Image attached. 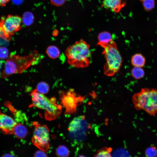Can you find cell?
<instances>
[{
    "label": "cell",
    "instance_id": "23",
    "mask_svg": "<svg viewBox=\"0 0 157 157\" xmlns=\"http://www.w3.org/2000/svg\"><path fill=\"white\" fill-rule=\"evenodd\" d=\"M35 157H46L47 156L45 151L40 150L37 151L34 154Z\"/></svg>",
    "mask_w": 157,
    "mask_h": 157
},
{
    "label": "cell",
    "instance_id": "11",
    "mask_svg": "<svg viewBox=\"0 0 157 157\" xmlns=\"http://www.w3.org/2000/svg\"><path fill=\"white\" fill-rule=\"evenodd\" d=\"M126 4V2L124 0H103L101 7L118 13Z\"/></svg>",
    "mask_w": 157,
    "mask_h": 157
},
{
    "label": "cell",
    "instance_id": "13",
    "mask_svg": "<svg viewBox=\"0 0 157 157\" xmlns=\"http://www.w3.org/2000/svg\"><path fill=\"white\" fill-rule=\"evenodd\" d=\"M145 61V57L141 53L135 54L131 57V64L135 67H142L144 66Z\"/></svg>",
    "mask_w": 157,
    "mask_h": 157
},
{
    "label": "cell",
    "instance_id": "6",
    "mask_svg": "<svg viewBox=\"0 0 157 157\" xmlns=\"http://www.w3.org/2000/svg\"><path fill=\"white\" fill-rule=\"evenodd\" d=\"M61 102L65 108V114L70 115L76 112V108L85 99V96L78 94L73 89L62 91L60 94Z\"/></svg>",
    "mask_w": 157,
    "mask_h": 157
},
{
    "label": "cell",
    "instance_id": "3",
    "mask_svg": "<svg viewBox=\"0 0 157 157\" xmlns=\"http://www.w3.org/2000/svg\"><path fill=\"white\" fill-rule=\"evenodd\" d=\"M32 102L29 107H35L45 110L44 116L46 120H54L60 115L62 111V106L57 104L54 97L49 99L36 89L30 94Z\"/></svg>",
    "mask_w": 157,
    "mask_h": 157
},
{
    "label": "cell",
    "instance_id": "10",
    "mask_svg": "<svg viewBox=\"0 0 157 157\" xmlns=\"http://www.w3.org/2000/svg\"><path fill=\"white\" fill-rule=\"evenodd\" d=\"M16 124L15 121L11 117L0 112V129L7 134L13 133Z\"/></svg>",
    "mask_w": 157,
    "mask_h": 157
},
{
    "label": "cell",
    "instance_id": "2",
    "mask_svg": "<svg viewBox=\"0 0 157 157\" xmlns=\"http://www.w3.org/2000/svg\"><path fill=\"white\" fill-rule=\"evenodd\" d=\"M67 62L77 68L87 67L90 63V46L85 40L81 39L68 47L65 51Z\"/></svg>",
    "mask_w": 157,
    "mask_h": 157
},
{
    "label": "cell",
    "instance_id": "20",
    "mask_svg": "<svg viewBox=\"0 0 157 157\" xmlns=\"http://www.w3.org/2000/svg\"><path fill=\"white\" fill-rule=\"evenodd\" d=\"M145 155L147 157H157V149L156 147L151 146L147 148L145 152Z\"/></svg>",
    "mask_w": 157,
    "mask_h": 157
},
{
    "label": "cell",
    "instance_id": "24",
    "mask_svg": "<svg viewBox=\"0 0 157 157\" xmlns=\"http://www.w3.org/2000/svg\"><path fill=\"white\" fill-rule=\"evenodd\" d=\"M51 1L53 4L57 6H59L64 3L65 0H51Z\"/></svg>",
    "mask_w": 157,
    "mask_h": 157
},
{
    "label": "cell",
    "instance_id": "26",
    "mask_svg": "<svg viewBox=\"0 0 157 157\" xmlns=\"http://www.w3.org/2000/svg\"><path fill=\"white\" fill-rule=\"evenodd\" d=\"M3 156H13L11 154H5Z\"/></svg>",
    "mask_w": 157,
    "mask_h": 157
},
{
    "label": "cell",
    "instance_id": "12",
    "mask_svg": "<svg viewBox=\"0 0 157 157\" xmlns=\"http://www.w3.org/2000/svg\"><path fill=\"white\" fill-rule=\"evenodd\" d=\"M28 133L26 127L22 123L19 122H16L13 132L16 137L19 139H24Z\"/></svg>",
    "mask_w": 157,
    "mask_h": 157
},
{
    "label": "cell",
    "instance_id": "21",
    "mask_svg": "<svg viewBox=\"0 0 157 157\" xmlns=\"http://www.w3.org/2000/svg\"><path fill=\"white\" fill-rule=\"evenodd\" d=\"M144 8L147 11L152 10L155 6L154 0H144L143 1Z\"/></svg>",
    "mask_w": 157,
    "mask_h": 157
},
{
    "label": "cell",
    "instance_id": "9",
    "mask_svg": "<svg viewBox=\"0 0 157 157\" xmlns=\"http://www.w3.org/2000/svg\"><path fill=\"white\" fill-rule=\"evenodd\" d=\"M22 21L21 17L18 16L9 15L1 22L0 31L6 38H10L20 30Z\"/></svg>",
    "mask_w": 157,
    "mask_h": 157
},
{
    "label": "cell",
    "instance_id": "22",
    "mask_svg": "<svg viewBox=\"0 0 157 157\" xmlns=\"http://www.w3.org/2000/svg\"><path fill=\"white\" fill-rule=\"evenodd\" d=\"M8 49L5 47H0V58L5 59L8 57Z\"/></svg>",
    "mask_w": 157,
    "mask_h": 157
},
{
    "label": "cell",
    "instance_id": "7",
    "mask_svg": "<svg viewBox=\"0 0 157 157\" xmlns=\"http://www.w3.org/2000/svg\"><path fill=\"white\" fill-rule=\"evenodd\" d=\"M90 125L85 119L84 116L74 118L69 124L68 130L69 137L74 141H81L83 139L90 129Z\"/></svg>",
    "mask_w": 157,
    "mask_h": 157
},
{
    "label": "cell",
    "instance_id": "18",
    "mask_svg": "<svg viewBox=\"0 0 157 157\" xmlns=\"http://www.w3.org/2000/svg\"><path fill=\"white\" fill-rule=\"evenodd\" d=\"M56 154L59 156L68 157L69 155V151L66 147L64 145H60L57 148Z\"/></svg>",
    "mask_w": 157,
    "mask_h": 157
},
{
    "label": "cell",
    "instance_id": "16",
    "mask_svg": "<svg viewBox=\"0 0 157 157\" xmlns=\"http://www.w3.org/2000/svg\"><path fill=\"white\" fill-rule=\"evenodd\" d=\"M46 53L51 58L55 59L58 57L60 54L59 49L54 46H49L46 50Z\"/></svg>",
    "mask_w": 157,
    "mask_h": 157
},
{
    "label": "cell",
    "instance_id": "19",
    "mask_svg": "<svg viewBox=\"0 0 157 157\" xmlns=\"http://www.w3.org/2000/svg\"><path fill=\"white\" fill-rule=\"evenodd\" d=\"M36 89L39 92L44 94L48 92L49 90V87L46 83L42 82L38 84Z\"/></svg>",
    "mask_w": 157,
    "mask_h": 157
},
{
    "label": "cell",
    "instance_id": "17",
    "mask_svg": "<svg viewBox=\"0 0 157 157\" xmlns=\"http://www.w3.org/2000/svg\"><path fill=\"white\" fill-rule=\"evenodd\" d=\"M131 74L135 79H139L144 76V72L141 67H135L131 70Z\"/></svg>",
    "mask_w": 157,
    "mask_h": 157
},
{
    "label": "cell",
    "instance_id": "15",
    "mask_svg": "<svg viewBox=\"0 0 157 157\" xmlns=\"http://www.w3.org/2000/svg\"><path fill=\"white\" fill-rule=\"evenodd\" d=\"M112 149L110 147H105L97 151L94 157H111Z\"/></svg>",
    "mask_w": 157,
    "mask_h": 157
},
{
    "label": "cell",
    "instance_id": "5",
    "mask_svg": "<svg viewBox=\"0 0 157 157\" xmlns=\"http://www.w3.org/2000/svg\"><path fill=\"white\" fill-rule=\"evenodd\" d=\"M132 101L137 110H143L150 115L154 116L157 113V90L142 88L133 95Z\"/></svg>",
    "mask_w": 157,
    "mask_h": 157
},
{
    "label": "cell",
    "instance_id": "25",
    "mask_svg": "<svg viewBox=\"0 0 157 157\" xmlns=\"http://www.w3.org/2000/svg\"><path fill=\"white\" fill-rule=\"evenodd\" d=\"M10 0H0V5L1 6H5Z\"/></svg>",
    "mask_w": 157,
    "mask_h": 157
},
{
    "label": "cell",
    "instance_id": "8",
    "mask_svg": "<svg viewBox=\"0 0 157 157\" xmlns=\"http://www.w3.org/2000/svg\"><path fill=\"white\" fill-rule=\"evenodd\" d=\"M33 125L35 128L32 138V142L40 149L47 151L50 146L49 129L46 125H42L38 122H34Z\"/></svg>",
    "mask_w": 157,
    "mask_h": 157
},
{
    "label": "cell",
    "instance_id": "1",
    "mask_svg": "<svg viewBox=\"0 0 157 157\" xmlns=\"http://www.w3.org/2000/svg\"><path fill=\"white\" fill-rule=\"evenodd\" d=\"M40 59L39 54L35 50L25 56L10 55L6 61L1 76L5 78L15 74L22 73L31 66L36 64Z\"/></svg>",
    "mask_w": 157,
    "mask_h": 157
},
{
    "label": "cell",
    "instance_id": "14",
    "mask_svg": "<svg viewBox=\"0 0 157 157\" xmlns=\"http://www.w3.org/2000/svg\"><path fill=\"white\" fill-rule=\"evenodd\" d=\"M97 38L98 41L97 44L99 45L107 43L113 40L110 33L106 31H103L99 33Z\"/></svg>",
    "mask_w": 157,
    "mask_h": 157
},
{
    "label": "cell",
    "instance_id": "4",
    "mask_svg": "<svg viewBox=\"0 0 157 157\" xmlns=\"http://www.w3.org/2000/svg\"><path fill=\"white\" fill-rule=\"evenodd\" d=\"M103 48L102 53L106 60L103 71L107 76H113L119 70L122 58L115 42L113 40L109 42L99 45Z\"/></svg>",
    "mask_w": 157,
    "mask_h": 157
}]
</instances>
